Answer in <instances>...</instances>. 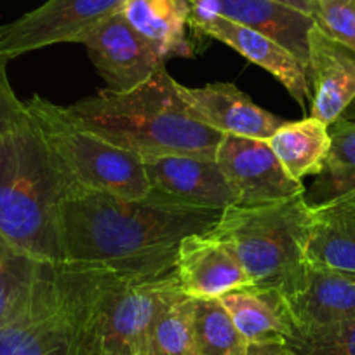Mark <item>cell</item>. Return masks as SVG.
Listing matches in <instances>:
<instances>
[{"mask_svg": "<svg viewBox=\"0 0 355 355\" xmlns=\"http://www.w3.org/2000/svg\"><path fill=\"white\" fill-rule=\"evenodd\" d=\"M221 213L176 206L150 193L136 200L71 187L60 206L64 263L103 266L124 277L174 274L180 242L213 230Z\"/></svg>", "mask_w": 355, "mask_h": 355, "instance_id": "obj_1", "label": "cell"}, {"mask_svg": "<svg viewBox=\"0 0 355 355\" xmlns=\"http://www.w3.org/2000/svg\"><path fill=\"white\" fill-rule=\"evenodd\" d=\"M75 187L23 108L0 129V235L40 263H64L60 206Z\"/></svg>", "mask_w": 355, "mask_h": 355, "instance_id": "obj_2", "label": "cell"}, {"mask_svg": "<svg viewBox=\"0 0 355 355\" xmlns=\"http://www.w3.org/2000/svg\"><path fill=\"white\" fill-rule=\"evenodd\" d=\"M63 110L82 129L139 157L214 159L223 138L190 112L166 64L136 89H101Z\"/></svg>", "mask_w": 355, "mask_h": 355, "instance_id": "obj_3", "label": "cell"}, {"mask_svg": "<svg viewBox=\"0 0 355 355\" xmlns=\"http://www.w3.org/2000/svg\"><path fill=\"white\" fill-rule=\"evenodd\" d=\"M121 277L103 266L46 263L25 309L0 326V355H96L101 309Z\"/></svg>", "mask_w": 355, "mask_h": 355, "instance_id": "obj_4", "label": "cell"}, {"mask_svg": "<svg viewBox=\"0 0 355 355\" xmlns=\"http://www.w3.org/2000/svg\"><path fill=\"white\" fill-rule=\"evenodd\" d=\"M309 228L310 206L300 193L279 202L227 207L211 232L232 245L252 286L291 298L305 282Z\"/></svg>", "mask_w": 355, "mask_h": 355, "instance_id": "obj_5", "label": "cell"}, {"mask_svg": "<svg viewBox=\"0 0 355 355\" xmlns=\"http://www.w3.org/2000/svg\"><path fill=\"white\" fill-rule=\"evenodd\" d=\"M25 107L39 122L51 152L75 187L124 199L148 197L152 189L141 157L82 129L63 107L49 100L33 96Z\"/></svg>", "mask_w": 355, "mask_h": 355, "instance_id": "obj_6", "label": "cell"}, {"mask_svg": "<svg viewBox=\"0 0 355 355\" xmlns=\"http://www.w3.org/2000/svg\"><path fill=\"white\" fill-rule=\"evenodd\" d=\"M182 295L174 274L121 277L107 295L96 331V355H138L167 305Z\"/></svg>", "mask_w": 355, "mask_h": 355, "instance_id": "obj_7", "label": "cell"}, {"mask_svg": "<svg viewBox=\"0 0 355 355\" xmlns=\"http://www.w3.org/2000/svg\"><path fill=\"white\" fill-rule=\"evenodd\" d=\"M125 0H47L16 21L0 26V54L15 60L54 44L78 42L119 12Z\"/></svg>", "mask_w": 355, "mask_h": 355, "instance_id": "obj_8", "label": "cell"}, {"mask_svg": "<svg viewBox=\"0 0 355 355\" xmlns=\"http://www.w3.org/2000/svg\"><path fill=\"white\" fill-rule=\"evenodd\" d=\"M214 160L237 196V206L279 202L305 193L303 182L286 173L266 139L223 136Z\"/></svg>", "mask_w": 355, "mask_h": 355, "instance_id": "obj_9", "label": "cell"}, {"mask_svg": "<svg viewBox=\"0 0 355 355\" xmlns=\"http://www.w3.org/2000/svg\"><path fill=\"white\" fill-rule=\"evenodd\" d=\"M150 196L176 206L225 211L237 196L214 159L190 155L141 157Z\"/></svg>", "mask_w": 355, "mask_h": 355, "instance_id": "obj_10", "label": "cell"}, {"mask_svg": "<svg viewBox=\"0 0 355 355\" xmlns=\"http://www.w3.org/2000/svg\"><path fill=\"white\" fill-rule=\"evenodd\" d=\"M98 73L110 91L125 93L145 84L166 64L155 47L136 32L121 11L89 32L82 40Z\"/></svg>", "mask_w": 355, "mask_h": 355, "instance_id": "obj_11", "label": "cell"}, {"mask_svg": "<svg viewBox=\"0 0 355 355\" xmlns=\"http://www.w3.org/2000/svg\"><path fill=\"white\" fill-rule=\"evenodd\" d=\"M174 277L182 293L193 300H220L252 286L232 245L211 230L180 242Z\"/></svg>", "mask_w": 355, "mask_h": 355, "instance_id": "obj_12", "label": "cell"}, {"mask_svg": "<svg viewBox=\"0 0 355 355\" xmlns=\"http://www.w3.org/2000/svg\"><path fill=\"white\" fill-rule=\"evenodd\" d=\"M189 26L199 35L227 44L248 61L274 75L300 107H306V103H310L312 91L306 67L281 44L220 15L190 18Z\"/></svg>", "mask_w": 355, "mask_h": 355, "instance_id": "obj_13", "label": "cell"}, {"mask_svg": "<svg viewBox=\"0 0 355 355\" xmlns=\"http://www.w3.org/2000/svg\"><path fill=\"white\" fill-rule=\"evenodd\" d=\"M178 93L197 119L223 136L266 139L286 122L258 107L230 82H214L204 87L178 84Z\"/></svg>", "mask_w": 355, "mask_h": 355, "instance_id": "obj_14", "label": "cell"}, {"mask_svg": "<svg viewBox=\"0 0 355 355\" xmlns=\"http://www.w3.org/2000/svg\"><path fill=\"white\" fill-rule=\"evenodd\" d=\"M306 71L312 91L310 117L329 128L355 101V53L313 25Z\"/></svg>", "mask_w": 355, "mask_h": 355, "instance_id": "obj_15", "label": "cell"}, {"mask_svg": "<svg viewBox=\"0 0 355 355\" xmlns=\"http://www.w3.org/2000/svg\"><path fill=\"white\" fill-rule=\"evenodd\" d=\"M190 18L220 15L275 40L309 67V35L312 16L275 0H190Z\"/></svg>", "mask_w": 355, "mask_h": 355, "instance_id": "obj_16", "label": "cell"}, {"mask_svg": "<svg viewBox=\"0 0 355 355\" xmlns=\"http://www.w3.org/2000/svg\"><path fill=\"white\" fill-rule=\"evenodd\" d=\"M295 331L355 319V274L306 261L302 289L288 298Z\"/></svg>", "mask_w": 355, "mask_h": 355, "instance_id": "obj_17", "label": "cell"}, {"mask_svg": "<svg viewBox=\"0 0 355 355\" xmlns=\"http://www.w3.org/2000/svg\"><path fill=\"white\" fill-rule=\"evenodd\" d=\"M220 302L248 343L288 341L295 333L288 298L277 289L251 286L221 296Z\"/></svg>", "mask_w": 355, "mask_h": 355, "instance_id": "obj_18", "label": "cell"}, {"mask_svg": "<svg viewBox=\"0 0 355 355\" xmlns=\"http://www.w3.org/2000/svg\"><path fill=\"white\" fill-rule=\"evenodd\" d=\"M306 261L355 274V197L310 207Z\"/></svg>", "mask_w": 355, "mask_h": 355, "instance_id": "obj_19", "label": "cell"}, {"mask_svg": "<svg viewBox=\"0 0 355 355\" xmlns=\"http://www.w3.org/2000/svg\"><path fill=\"white\" fill-rule=\"evenodd\" d=\"M121 12L155 47L164 61L193 54L187 39L192 15L190 0H125Z\"/></svg>", "mask_w": 355, "mask_h": 355, "instance_id": "obj_20", "label": "cell"}, {"mask_svg": "<svg viewBox=\"0 0 355 355\" xmlns=\"http://www.w3.org/2000/svg\"><path fill=\"white\" fill-rule=\"evenodd\" d=\"M329 136L331 146L322 171L305 190L310 207L336 202L355 193V115L345 112L329 125Z\"/></svg>", "mask_w": 355, "mask_h": 355, "instance_id": "obj_21", "label": "cell"}, {"mask_svg": "<svg viewBox=\"0 0 355 355\" xmlns=\"http://www.w3.org/2000/svg\"><path fill=\"white\" fill-rule=\"evenodd\" d=\"M266 143L286 173L296 182H303V178L317 176L322 171L331 146L329 128L313 117L284 122L266 138Z\"/></svg>", "mask_w": 355, "mask_h": 355, "instance_id": "obj_22", "label": "cell"}, {"mask_svg": "<svg viewBox=\"0 0 355 355\" xmlns=\"http://www.w3.org/2000/svg\"><path fill=\"white\" fill-rule=\"evenodd\" d=\"M44 265L19 252L0 235V326L25 309Z\"/></svg>", "mask_w": 355, "mask_h": 355, "instance_id": "obj_23", "label": "cell"}, {"mask_svg": "<svg viewBox=\"0 0 355 355\" xmlns=\"http://www.w3.org/2000/svg\"><path fill=\"white\" fill-rule=\"evenodd\" d=\"M193 345L196 355H245L248 350V341L220 300H196Z\"/></svg>", "mask_w": 355, "mask_h": 355, "instance_id": "obj_24", "label": "cell"}, {"mask_svg": "<svg viewBox=\"0 0 355 355\" xmlns=\"http://www.w3.org/2000/svg\"><path fill=\"white\" fill-rule=\"evenodd\" d=\"M196 300L182 293L164 309L150 333L155 355H196L193 345Z\"/></svg>", "mask_w": 355, "mask_h": 355, "instance_id": "obj_25", "label": "cell"}, {"mask_svg": "<svg viewBox=\"0 0 355 355\" xmlns=\"http://www.w3.org/2000/svg\"><path fill=\"white\" fill-rule=\"evenodd\" d=\"M288 343L298 355H355V319L295 331Z\"/></svg>", "mask_w": 355, "mask_h": 355, "instance_id": "obj_26", "label": "cell"}, {"mask_svg": "<svg viewBox=\"0 0 355 355\" xmlns=\"http://www.w3.org/2000/svg\"><path fill=\"white\" fill-rule=\"evenodd\" d=\"M313 23L355 53V0H315Z\"/></svg>", "mask_w": 355, "mask_h": 355, "instance_id": "obj_27", "label": "cell"}, {"mask_svg": "<svg viewBox=\"0 0 355 355\" xmlns=\"http://www.w3.org/2000/svg\"><path fill=\"white\" fill-rule=\"evenodd\" d=\"M23 108V101L16 96L8 75V60L0 54V129L4 128Z\"/></svg>", "mask_w": 355, "mask_h": 355, "instance_id": "obj_28", "label": "cell"}, {"mask_svg": "<svg viewBox=\"0 0 355 355\" xmlns=\"http://www.w3.org/2000/svg\"><path fill=\"white\" fill-rule=\"evenodd\" d=\"M245 355H298L288 341H266V343H248Z\"/></svg>", "mask_w": 355, "mask_h": 355, "instance_id": "obj_29", "label": "cell"}, {"mask_svg": "<svg viewBox=\"0 0 355 355\" xmlns=\"http://www.w3.org/2000/svg\"><path fill=\"white\" fill-rule=\"evenodd\" d=\"M275 2H281V4L289 6V8L296 9V11L312 16V18H313V12H315V0H275Z\"/></svg>", "mask_w": 355, "mask_h": 355, "instance_id": "obj_30", "label": "cell"}, {"mask_svg": "<svg viewBox=\"0 0 355 355\" xmlns=\"http://www.w3.org/2000/svg\"><path fill=\"white\" fill-rule=\"evenodd\" d=\"M138 355H155V352H153L152 347H150V340H148V343H146L145 347L138 352Z\"/></svg>", "mask_w": 355, "mask_h": 355, "instance_id": "obj_31", "label": "cell"}, {"mask_svg": "<svg viewBox=\"0 0 355 355\" xmlns=\"http://www.w3.org/2000/svg\"><path fill=\"white\" fill-rule=\"evenodd\" d=\"M354 197H355V193H354Z\"/></svg>", "mask_w": 355, "mask_h": 355, "instance_id": "obj_32", "label": "cell"}]
</instances>
